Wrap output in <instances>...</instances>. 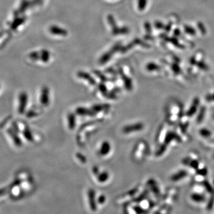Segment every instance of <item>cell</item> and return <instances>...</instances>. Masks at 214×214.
<instances>
[{"label":"cell","instance_id":"1","mask_svg":"<svg viewBox=\"0 0 214 214\" xmlns=\"http://www.w3.org/2000/svg\"><path fill=\"white\" fill-rule=\"evenodd\" d=\"M182 116V108L180 105L172 104L168 106L167 112V117L169 123H176Z\"/></svg>","mask_w":214,"mask_h":214},{"label":"cell","instance_id":"2","mask_svg":"<svg viewBox=\"0 0 214 214\" xmlns=\"http://www.w3.org/2000/svg\"><path fill=\"white\" fill-rule=\"evenodd\" d=\"M88 206L92 213L96 212L98 209L96 201V193L93 189H89L87 194Z\"/></svg>","mask_w":214,"mask_h":214},{"label":"cell","instance_id":"3","mask_svg":"<svg viewBox=\"0 0 214 214\" xmlns=\"http://www.w3.org/2000/svg\"><path fill=\"white\" fill-rule=\"evenodd\" d=\"M18 112L20 114H23L26 110V108L28 103V95L26 92H22L18 97Z\"/></svg>","mask_w":214,"mask_h":214},{"label":"cell","instance_id":"4","mask_svg":"<svg viewBox=\"0 0 214 214\" xmlns=\"http://www.w3.org/2000/svg\"><path fill=\"white\" fill-rule=\"evenodd\" d=\"M144 128V125L142 123H136L131 125H128L123 128V132L128 134L130 133L134 132V131H139L143 130Z\"/></svg>","mask_w":214,"mask_h":214},{"label":"cell","instance_id":"5","mask_svg":"<svg viewBox=\"0 0 214 214\" xmlns=\"http://www.w3.org/2000/svg\"><path fill=\"white\" fill-rule=\"evenodd\" d=\"M119 73L120 74V75L121 76V78L123 81V82H124V86L126 88V89L128 90V91H131L133 89V83H132V81H131V79L130 78V77H129L128 76H127L122 68H119Z\"/></svg>","mask_w":214,"mask_h":214},{"label":"cell","instance_id":"6","mask_svg":"<svg viewBox=\"0 0 214 214\" xmlns=\"http://www.w3.org/2000/svg\"><path fill=\"white\" fill-rule=\"evenodd\" d=\"M41 102L42 105L47 106L49 104V89L44 86L41 90V98H40Z\"/></svg>","mask_w":214,"mask_h":214},{"label":"cell","instance_id":"7","mask_svg":"<svg viewBox=\"0 0 214 214\" xmlns=\"http://www.w3.org/2000/svg\"><path fill=\"white\" fill-rule=\"evenodd\" d=\"M49 32L53 35L58 36H65L68 34V32L66 29L57 26H51L49 28Z\"/></svg>","mask_w":214,"mask_h":214},{"label":"cell","instance_id":"8","mask_svg":"<svg viewBox=\"0 0 214 214\" xmlns=\"http://www.w3.org/2000/svg\"><path fill=\"white\" fill-rule=\"evenodd\" d=\"M199 104V100L198 98H194L191 104V105L190 106L189 109L187 112L186 115L187 117H191L194 114V113L196 112L198 108Z\"/></svg>","mask_w":214,"mask_h":214},{"label":"cell","instance_id":"9","mask_svg":"<svg viewBox=\"0 0 214 214\" xmlns=\"http://www.w3.org/2000/svg\"><path fill=\"white\" fill-rule=\"evenodd\" d=\"M76 112L82 116H94L96 114L92 109H89L88 108H85L83 107H79L76 110Z\"/></svg>","mask_w":214,"mask_h":214},{"label":"cell","instance_id":"10","mask_svg":"<svg viewBox=\"0 0 214 214\" xmlns=\"http://www.w3.org/2000/svg\"><path fill=\"white\" fill-rule=\"evenodd\" d=\"M77 76L80 77V78H81V79L87 81L90 84H91L92 85H94L96 84L95 80L88 73H86V72H84L82 71H80L79 72L77 73Z\"/></svg>","mask_w":214,"mask_h":214},{"label":"cell","instance_id":"11","mask_svg":"<svg viewBox=\"0 0 214 214\" xmlns=\"http://www.w3.org/2000/svg\"><path fill=\"white\" fill-rule=\"evenodd\" d=\"M130 30L126 26L119 27L117 26L116 27L112 29V33L113 35H127L129 33Z\"/></svg>","mask_w":214,"mask_h":214},{"label":"cell","instance_id":"12","mask_svg":"<svg viewBox=\"0 0 214 214\" xmlns=\"http://www.w3.org/2000/svg\"><path fill=\"white\" fill-rule=\"evenodd\" d=\"M111 150V145L110 143L107 142L105 141L101 145V149L100 150V154L101 156H105L107 155Z\"/></svg>","mask_w":214,"mask_h":214},{"label":"cell","instance_id":"13","mask_svg":"<svg viewBox=\"0 0 214 214\" xmlns=\"http://www.w3.org/2000/svg\"><path fill=\"white\" fill-rule=\"evenodd\" d=\"M187 175V173L186 171L182 170L176 174H174L171 177V180L172 182H177L181 179H183L185 177H186Z\"/></svg>","mask_w":214,"mask_h":214},{"label":"cell","instance_id":"14","mask_svg":"<svg viewBox=\"0 0 214 214\" xmlns=\"http://www.w3.org/2000/svg\"><path fill=\"white\" fill-rule=\"evenodd\" d=\"M96 201L97 206H98V209L102 208L105 205V203L107 202L106 196L103 194H100V195L98 196H96Z\"/></svg>","mask_w":214,"mask_h":214},{"label":"cell","instance_id":"15","mask_svg":"<svg viewBox=\"0 0 214 214\" xmlns=\"http://www.w3.org/2000/svg\"><path fill=\"white\" fill-rule=\"evenodd\" d=\"M113 54H114L111 51H109L105 52V54H104L102 55V57H101L100 60L99 61L100 64H104L107 63L111 59V58Z\"/></svg>","mask_w":214,"mask_h":214},{"label":"cell","instance_id":"16","mask_svg":"<svg viewBox=\"0 0 214 214\" xmlns=\"http://www.w3.org/2000/svg\"><path fill=\"white\" fill-rule=\"evenodd\" d=\"M165 40L167 42H170L171 44H173L174 46H176L177 47H178L179 48H184V46L182 45V44H180L178 41L176 37H166L164 38Z\"/></svg>","mask_w":214,"mask_h":214},{"label":"cell","instance_id":"17","mask_svg":"<svg viewBox=\"0 0 214 214\" xmlns=\"http://www.w3.org/2000/svg\"><path fill=\"white\" fill-rule=\"evenodd\" d=\"M68 123L69 127L70 130H73L76 126L75 115L73 113H70L68 115Z\"/></svg>","mask_w":214,"mask_h":214},{"label":"cell","instance_id":"18","mask_svg":"<svg viewBox=\"0 0 214 214\" xmlns=\"http://www.w3.org/2000/svg\"><path fill=\"white\" fill-rule=\"evenodd\" d=\"M109 108H110V105H109L108 104L95 105L92 107V109L95 112H100V111H104V110L108 109Z\"/></svg>","mask_w":214,"mask_h":214},{"label":"cell","instance_id":"19","mask_svg":"<svg viewBox=\"0 0 214 214\" xmlns=\"http://www.w3.org/2000/svg\"><path fill=\"white\" fill-rule=\"evenodd\" d=\"M98 176L97 177V180H98V182L101 183H104L106 182L109 179V174L107 172H103L100 174H98Z\"/></svg>","mask_w":214,"mask_h":214},{"label":"cell","instance_id":"20","mask_svg":"<svg viewBox=\"0 0 214 214\" xmlns=\"http://www.w3.org/2000/svg\"><path fill=\"white\" fill-rule=\"evenodd\" d=\"M41 60L44 62L47 63L50 58V54L49 52L46 49H43L41 52Z\"/></svg>","mask_w":214,"mask_h":214},{"label":"cell","instance_id":"21","mask_svg":"<svg viewBox=\"0 0 214 214\" xmlns=\"http://www.w3.org/2000/svg\"><path fill=\"white\" fill-rule=\"evenodd\" d=\"M146 69L149 71H157L160 69V66L154 63H149L146 65Z\"/></svg>","mask_w":214,"mask_h":214},{"label":"cell","instance_id":"22","mask_svg":"<svg viewBox=\"0 0 214 214\" xmlns=\"http://www.w3.org/2000/svg\"><path fill=\"white\" fill-rule=\"evenodd\" d=\"M25 18H17L16 20H15L13 23H12L11 25V28L13 30L16 29V28H17L19 26H20L23 22H25Z\"/></svg>","mask_w":214,"mask_h":214},{"label":"cell","instance_id":"23","mask_svg":"<svg viewBox=\"0 0 214 214\" xmlns=\"http://www.w3.org/2000/svg\"><path fill=\"white\" fill-rule=\"evenodd\" d=\"M166 133V130H165V128L164 127H162V128H161L160 132L158 134V141L159 142H162L165 141V137L167 136Z\"/></svg>","mask_w":214,"mask_h":214},{"label":"cell","instance_id":"24","mask_svg":"<svg viewBox=\"0 0 214 214\" xmlns=\"http://www.w3.org/2000/svg\"><path fill=\"white\" fill-rule=\"evenodd\" d=\"M199 133L202 136V137L205 138H210L212 136L211 131L206 128H203V129H201L199 131Z\"/></svg>","mask_w":214,"mask_h":214},{"label":"cell","instance_id":"25","mask_svg":"<svg viewBox=\"0 0 214 214\" xmlns=\"http://www.w3.org/2000/svg\"><path fill=\"white\" fill-rule=\"evenodd\" d=\"M184 30L187 34H188L189 35H191V36L195 35L196 33V30L194 29L193 27L190 26H185L184 27Z\"/></svg>","mask_w":214,"mask_h":214},{"label":"cell","instance_id":"26","mask_svg":"<svg viewBox=\"0 0 214 214\" xmlns=\"http://www.w3.org/2000/svg\"><path fill=\"white\" fill-rule=\"evenodd\" d=\"M133 42H134V44L135 45H141L145 48H148L150 47V45L148 44H146V42H143L142 40H141V39L139 38H135L134 40L133 41Z\"/></svg>","mask_w":214,"mask_h":214},{"label":"cell","instance_id":"27","mask_svg":"<svg viewBox=\"0 0 214 214\" xmlns=\"http://www.w3.org/2000/svg\"><path fill=\"white\" fill-rule=\"evenodd\" d=\"M107 20H108V22L109 23V25L111 26V29L116 27L117 26V23L115 22V18L114 17V16L111 14H109L108 16H107Z\"/></svg>","mask_w":214,"mask_h":214},{"label":"cell","instance_id":"28","mask_svg":"<svg viewBox=\"0 0 214 214\" xmlns=\"http://www.w3.org/2000/svg\"><path fill=\"white\" fill-rule=\"evenodd\" d=\"M191 199L197 202H201L205 201V197L199 194H193L191 196Z\"/></svg>","mask_w":214,"mask_h":214},{"label":"cell","instance_id":"29","mask_svg":"<svg viewBox=\"0 0 214 214\" xmlns=\"http://www.w3.org/2000/svg\"><path fill=\"white\" fill-rule=\"evenodd\" d=\"M94 73H95V74H96L97 76V77H98L99 79H100V80L102 82H107L108 81V78H107V77L103 73H102L101 71H98V70H96V71H94Z\"/></svg>","mask_w":214,"mask_h":214},{"label":"cell","instance_id":"30","mask_svg":"<svg viewBox=\"0 0 214 214\" xmlns=\"http://www.w3.org/2000/svg\"><path fill=\"white\" fill-rule=\"evenodd\" d=\"M29 58L32 60L36 61L39 59H41V54L38 52H32L29 54Z\"/></svg>","mask_w":214,"mask_h":214},{"label":"cell","instance_id":"31","mask_svg":"<svg viewBox=\"0 0 214 214\" xmlns=\"http://www.w3.org/2000/svg\"><path fill=\"white\" fill-rule=\"evenodd\" d=\"M171 69L174 73L176 74H179L182 72V69L177 63H174L171 66Z\"/></svg>","mask_w":214,"mask_h":214},{"label":"cell","instance_id":"32","mask_svg":"<svg viewBox=\"0 0 214 214\" xmlns=\"http://www.w3.org/2000/svg\"><path fill=\"white\" fill-rule=\"evenodd\" d=\"M147 0H138V8L140 11H143L147 5Z\"/></svg>","mask_w":214,"mask_h":214},{"label":"cell","instance_id":"33","mask_svg":"<svg viewBox=\"0 0 214 214\" xmlns=\"http://www.w3.org/2000/svg\"><path fill=\"white\" fill-rule=\"evenodd\" d=\"M23 135L28 141H33V136H32L30 131L29 130V129H26L23 132Z\"/></svg>","mask_w":214,"mask_h":214},{"label":"cell","instance_id":"34","mask_svg":"<svg viewBox=\"0 0 214 214\" xmlns=\"http://www.w3.org/2000/svg\"><path fill=\"white\" fill-rule=\"evenodd\" d=\"M134 45H135V44H134V42H131V43L127 44L126 46L122 47L121 48V49H120V51L122 53H125V52H127L128 51H129L130 49H131Z\"/></svg>","mask_w":214,"mask_h":214},{"label":"cell","instance_id":"35","mask_svg":"<svg viewBox=\"0 0 214 214\" xmlns=\"http://www.w3.org/2000/svg\"><path fill=\"white\" fill-rule=\"evenodd\" d=\"M123 46H122V45H121V42H117V43H116L112 48H111V49H110V51L113 53V54H114L115 52H117V51H120V49H121V47H122Z\"/></svg>","mask_w":214,"mask_h":214},{"label":"cell","instance_id":"36","mask_svg":"<svg viewBox=\"0 0 214 214\" xmlns=\"http://www.w3.org/2000/svg\"><path fill=\"white\" fill-rule=\"evenodd\" d=\"M205 114V108L202 107L201 109V111L199 112V114L197 118V121L198 123H201L202 121V120H203V118H204Z\"/></svg>","mask_w":214,"mask_h":214},{"label":"cell","instance_id":"37","mask_svg":"<svg viewBox=\"0 0 214 214\" xmlns=\"http://www.w3.org/2000/svg\"><path fill=\"white\" fill-rule=\"evenodd\" d=\"M98 88H99L100 90L101 91V92L102 93V95L104 96H105L107 95V93H108L107 88L106 86L103 83H101L98 85Z\"/></svg>","mask_w":214,"mask_h":214},{"label":"cell","instance_id":"38","mask_svg":"<svg viewBox=\"0 0 214 214\" xmlns=\"http://www.w3.org/2000/svg\"><path fill=\"white\" fill-rule=\"evenodd\" d=\"M196 65L198 67V68H199L200 69L203 70H207L209 69L208 65L205 62L202 61H198Z\"/></svg>","mask_w":214,"mask_h":214},{"label":"cell","instance_id":"39","mask_svg":"<svg viewBox=\"0 0 214 214\" xmlns=\"http://www.w3.org/2000/svg\"><path fill=\"white\" fill-rule=\"evenodd\" d=\"M198 29H199V30L201 31V32L202 33V34H205L206 32V28H205V25L201 23V22H199L198 23Z\"/></svg>","mask_w":214,"mask_h":214},{"label":"cell","instance_id":"40","mask_svg":"<svg viewBox=\"0 0 214 214\" xmlns=\"http://www.w3.org/2000/svg\"><path fill=\"white\" fill-rule=\"evenodd\" d=\"M154 26L157 29H164V28H165V26L163 24V23H162L161 22H160V21L155 22Z\"/></svg>","mask_w":214,"mask_h":214},{"label":"cell","instance_id":"41","mask_svg":"<svg viewBox=\"0 0 214 214\" xmlns=\"http://www.w3.org/2000/svg\"><path fill=\"white\" fill-rule=\"evenodd\" d=\"M144 27H145V30L146 31V32L150 34L152 32V28H151V25H150V23L148 22H145V25H144Z\"/></svg>","mask_w":214,"mask_h":214},{"label":"cell","instance_id":"42","mask_svg":"<svg viewBox=\"0 0 214 214\" xmlns=\"http://www.w3.org/2000/svg\"><path fill=\"white\" fill-rule=\"evenodd\" d=\"M76 156H77V158H78L82 162H83V163L86 162V158L83 156V155H82L81 153H77L76 154Z\"/></svg>","mask_w":214,"mask_h":214},{"label":"cell","instance_id":"43","mask_svg":"<svg viewBox=\"0 0 214 214\" xmlns=\"http://www.w3.org/2000/svg\"><path fill=\"white\" fill-rule=\"evenodd\" d=\"M206 100L209 102L214 101V93L212 95H208L206 97Z\"/></svg>","mask_w":214,"mask_h":214},{"label":"cell","instance_id":"44","mask_svg":"<svg viewBox=\"0 0 214 214\" xmlns=\"http://www.w3.org/2000/svg\"><path fill=\"white\" fill-rule=\"evenodd\" d=\"M171 28H172V23H169L168 25L165 26L164 30L166 32H169L171 30Z\"/></svg>","mask_w":214,"mask_h":214},{"label":"cell","instance_id":"45","mask_svg":"<svg viewBox=\"0 0 214 214\" xmlns=\"http://www.w3.org/2000/svg\"><path fill=\"white\" fill-rule=\"evenodd\" d=\"M106 71L108 73H110V74H117V71H115L114 69L112 68H108L107 69Z\"/></svg>","mask_w":214,"mask_h":214},{"label":"cell","instance_id":"46","mask_svg":"<svg viewBox=\"0 0 214 214\" xmlns=\"http://www.w3.org/2000/svg\"><path fill=\"white\" fill-rule=\"evenodd\" d=\"M197 60L195 58V57H191L190 59V63L191 64V65H196L197 64Z\"/></svg>","mask_w":214,"mask_h":214},{"label":"cell","instance_id":"47","mask_svg":"<svg viewBox=\"0 0 214 214\" xmlns=\"http://www.w3.org/2000/svg\"><path fill=\"white\" fill-rule=\"evenodd\" d=\"M180 35H181V31L180 29H176L174 30V35L175 36L177 37V36H179Z\"/></svg>","mask_w":214,"mask_h":214},{"label":"cell","instance_id":"48","mask_svg":"<svg viewBox=\"0 0 214 214\" xmlns=\"http://www.w3.org/2000/svg\"><path fill=\"white\" fill-rule=\"evenodd\" d=\"M36 115H37V114L36 112H35L34 111H30L28 113L27 116L28 117H35Z\"/></svg>","mask_w":214,"mask_h":214},{"label":"cell","instance_id":"49","mask_svg":"<svg viewBox=\"0 0 214 214\" xmlns=\"http://www.w3.org/2000/svg\"><path fill=\"white\" fill-rule=\"evenodd\" d=\"M144 37L145 40H153V37L152 36H150V34H149V33H147V35H146Z\"/></svg>","mask_w":214,"mask_h":214},{"label":"cell","instance_id":"50","mask_svg":"<svg viewBox=\"0 0 214 214\" xmlns=\"http://www.w3.org/2000/svg\"><path fill=\"white\" fill-rule=\"evenodd\" d=\"M93 172L95 175H98V168L95 167L93 168Z\"/></svg>","mask_w":214,"mask_h":214},{"label":"cell","instance_id":"51","mask_svg":"<svg viewBox=\"0 0 214 214\" xmlns=\"http://www.w3.org/2000/svg\"><path fill=\"white\" fill-rule=\"evenodd\" d=\"M213 119H214V115H213Z\"/></svg>","mask_w":214,"mask_h":214},{"label":"cell","instance_id":"52","mask_svg":"<svg viewBox=\"0 0 214 214\" xmlns=\"http://www.w3.org/2000/svg\"><path fill=\"white\" fill-rule=\"evenodd\" d=\"M0 88H1V86H0Z\"/></svg>","mask_w":214,"mask_h":214}]
</instances>
